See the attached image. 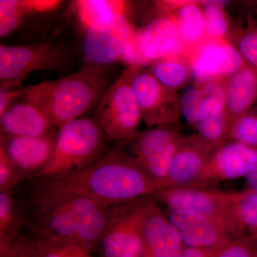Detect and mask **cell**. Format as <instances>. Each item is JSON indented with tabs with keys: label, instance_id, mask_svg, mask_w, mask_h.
<instances>
[{
	"label": "cell",
	"instance_id": "obj_1",
	"mask_svg": "<svg viewBox=\"0 0 257 257\" xmlns=\"http://www.w3.org/2000/svg\"><path fill=\"white\" fill-rule=\"evenodd\" d=\"M124 141L119 142L97 164L80 173L66 178L40 179L54 188L108 205L153 197L160 187L125 151Z\"/></svg>",
	"mask_w": 257,
	"mask_h": 257
},
{
	"label": "cell",
	"instance_id": "obj_2",
	"mask_svg": "<svg viewBox=\"0 0 257 257\" xmlns=\"http://www.w3.org/2000/svg\"><path fill=\"white\" fill-rule=\"evenodd\" d=\"M111 85L106 67L87 64L63 78L24 88L22 96L59 128L97 106Z\"/></svg>",
	"mask_w": 257,
	"mask_h": 257
},
{
	"label": "cell",
	"instance_id": "obj_3",
	"mask_svg": "<svg viewBox=\"0 0 257 257\" xmlns=\"http://www.w3.org/2000/svg\"><path fill=\"white\" fill-rule=\"evenodd\" d=\"M107 141L94 119L69 121L58 128L52 160L37 178H66L88 170L105 156Z\"/></svg>",
	"mask_w": 257,
	"mask_h": 257
},
{
	"label": "cell",
	"instance_id": "obj_4",
	"mask_svg": "<svg viewBox=\"0 0 257 257\" xmlns=\"http://www.w3.org/2000/svg\"><path fill=\"white\" fill-rule=\"evenodd\" d=\"M243 194L206 188H173L162 189L153 197L170 210H190L214 219L237 239L246 234L239 215Z\"/></svg>",
	"mask_w": 257,
	"mask_h": 257
},
{
	"label": "cell",
	"instance_id": "obj_5",
	"mask_svg": "<svg viewBox=\"0 0 257 257\" xmlns=\"http://www.w3.org/2000/svg\"><path fill=\"white\" fill-rule=\"evenodd\" d=\"M184 138L178 121L138 132L128 139L130 155L161 190L172 159Z\"/></svg>",
	"mask_w": 257,
	"mask_h": 257
},
{
	"label": "cell",
	"instance_id": "obj_6",
	"mask_svg": "<svg viewBox=\"0 0 257 257\" xmlns=\"http://www.w3.org/2000/svg\"><path fill=\"white\" fill-rule=\"evenodd\" d=\"M94 119L109 141H124L138 133L143 118L128 68L104 93L96 106Z\"/></svg>",
	"mask_w": 257,
	"mask_h": 257
},
{
	"label": "cell",
	"instance_id": "obj_7",
	"mask_svg": "<svg viewBox=\"0 0 257 257\" xmlns=\"http://www.w3.org/2000/svg\"><path fill=\"white\" fill-rule=\"evenodd\" d=\"M160 12L145 26L136 30L121 60L128 67L145 68L161 59L183 55L175 20L159 3Z\"/></svg>",
	"mask_w": 257,
	"mask_h": 257
},
{
	"label": "cell",
	"instance_id": "obj_8",
	"mask_svg": "<svg viewBox=\"0 0 257 257\" xmlns=\"http://www.w3.org/2000/svg\"><path fill=\"white\" fill-rule=\"evenodd\" d=\"M67 60L65 49L50 43L0 46L1 89H18L30 72L56 70Z\"/></svg>",
	"mask_w": 257,
	"mask_h": 257
},
{
	"label": "cell",
	"instance_id": "obj_9",
	"mask_svg": "<svg viewBox=\"0 0 257 257\" xmlns=\"http://www.w3.org/2000/svg\"><path fill=\"white\" fill-rule=\"evenodd\" d=\"M145 198L114 205L98 257H146L142 234Z\"/></svg>",
	"mask_w": 257,
	"mask_h": 257
},
{
	"label": "cell",
	"instance_id": "obj_10",
	"mask_svg": "<svg viewBox=\"0 0 257 257\" xmlns=\"http://www.w3.org/2000/svg\"><path fill=\"white\" fill-rule=\"evenodd\" d=\"M127 68L130 84L147 126L150 128L178 122L181 112L177 92L161 84L148 69Z\"/></svg>",
	"mask_w": 257,
	"mask_h": 257
},
{
	"label": "cell",
	"instance_id": "obj_11",
	"mask_svg": "<svg viewBox=\"0 0 257 257\" xmlns=\"http://www.w3.org/2000/svg\"><path fill=\"white\" fill-rule=\"evenodd\" d=\"M126 14H115L86 30L82 50L87 64L107 67L121 60L134 34Z\"/></svg>",
	"mask_w": 257,
	"mask_h": 257
},
{
	"label": "cell",
	"instance_id": "obj_12",
	"mask_svg": "<svg viewBox=\"0 0 257 257\" xmlns=\"http://www.w3.org/2000/svg\"><path fill=\"white\" fill-rule=\"evenodd\" d=\"M187 58L195 85L210 81L222 82L246 64L234 45L226 39H205Z\"/></svg>",
	"mask_w": 257,
	"mask_h": 257
},
{
	"label": "cell",
	"instance_id": "obj_13",
	"mask_svg": "<svg viewBox=\"0 0 257 257\" xmlns=\"http://www.w3.org/2000/svg\"><path fill=\"white\" fill-rule=\"evenodd\" d=\"M216 148L199 134L185 137L163 182V189L201 188V180Z\"/></svg>",
	"mask_w": 257,
	"mask_h": 257
},
{
	"label": "cell",
	"instance_id": "obj_14",
	"mask_svg": "<svg viewBox=\"0 0 257 257\" xmlns=\"http://www.w3.org/2000/svg\"><path fill=\"white\" fill-rule=\"evenodd\" d=\"M57 132L40 137L1 135L0 152L16 167L24 179L37 178L50 163Z\"/></svg>",
	"mask_w": 257,
	"mask_h": 257
},
{
	"label": "cell",
	"instance_id": "obj_15",
	"mask_svg": "<svg viewBox=\"0 0 257 257\" xmlns=\"http://www.w3.org/2000/svg\"><path fill=\"white\" fill-rule=\"evenodd\" d=\"M157 203L153 197L145 198L142 234L146 257H177L185 248L183 241Z\"/></svg>",
	"mask_w": 257,
	"mask_h": 257
},
{
	"label": "cell",
	"instance_id": "obj_16",
	"mask_svg": "<svg viewBox=\"0 0 257 257\" xmlns=\"http://www.w3.org/2000/svg\"><path fill=\"white\" fill-rule=\"evenodd\" d=\"M166 215L178 230L187 247L212 248L236 239L219 221L195 211L168 209Z\"/></svg>",
	"mask_w": 257,
	"mask_h": 257
},
{
	"label": "cell",
	"instance_id": "obj_17",
	"mask_svg": "<svg viewBox=\"0 0 257 257\" xmlns=\"http://www.w3.org/2000/svg\"><path fill=\"white\" fill-rule=\"evenodd\" d=\"M255 150L236 142H228L216 149L201 180V188L219 181L246 177L251 169Z\"/></svg>",
	"mask_w": 257,
	"mask_h": 257
},
{
	"label": "cell",
	"instance_id": "obj_18",
	"mask_svg": "<svg viewBox=\"0 0 257 257\" xmlns=\"http://www.w3.org/2000/svg\"><path fill=\"white\" fill-rule=\"evenodd\" d=\"M225 109L226 97L220 81H210L195 85L180 97L181 116L194 126L211 113Z\"/></svg>",
	"mask_w": 257,
	"mask_h": 257
},
{
	"label": "cell",
	"instance_id": "obj_19",
	"mask_svg": "<svg viewBox=\"0 0 257 257\" xmlns=\"http://www.w3.org/2000/svg\"><path fill=\"white\" fill-rule=\"evenodd\" d=\"M55 128L37 106L26 100L12 104L0 115L1 135L40 137L54 133Z\"/></svg>",
	"mask_w": 257,
	"mask_h": 257
},
{
	"label": "cell",
	"instance_id": "obj_20",
	"mask_svg": "<svg viewBox=\"0 0 257 257\" xmlns=\"http://www.w3.org/2000/svg\"><path fill=\"white\" fill-rule=\"evenodd\" d=\"M162 3L175 20L183 55L187 57L205 40L202 7L194 1H165Z\"/></svg>",
	"mask_w": 257,
	"mask_h": 257
},
{
	"label": "cell",
	"instance_id": "obj_21",
	"mask_svg": "<svg viewBox=\"0 0 257 257\" xmlns=\"http://www.w3.org/2000/svg\"><path fill=\"white\" fill-rule=\"evenodd\" d=\"M226 110L231 121L251 110L257 99V69L246 64L222 81Z\"/></svg>",
	"mask_w": 257,
	"mask_h": 257
},
{
	"label": "cell",
	"instance_id": "obj_22",
	"mask_svg": "<svg viewBox=\"0 0 257 257\" xmlns=\"http://www.w3.org/2000/svg\"><path fill=\"white\" fill-rule=\"evenodd\" d=\"M114 205L93 201L79 215L75 243L94 253L109 224Z\"/></svg>",
	"mask_w": 257,
	"mask_h": 257
},
{
	"label": "cell",
	"instance_id": "obj_23",
	"mask_svg": "<svg viewBox=\"0 0 257 257\" xmlns=\"http://www.w3.org/2000/svg\"><path fill=\"white\" fill-rule=\"evenodd\" d=\"M29 257H98L78 243L45 239L28 232L17 241Z\"/></svg>",
	"mask_w": 257,
	"mask_h": 257
},
{
	"label": "cell",
	"instance_id": "obj_24",
	"mask_svg": "<svg viewBox=\"0 0 257 257\" xmlns=\"http://www.w3.org/2000/svg\"><path fill=\"white\" fill-rule=\"evenodd\" d=\"M23 226V209L15 199V191L0 192V253L18 241Z\"/></svg>",
	"mask_w": 257,
	"mask_h": 257
},
{
	"label": "cell",
	"instance_id": "obj_25",
	"mask_svg": "<svg viewBox=\"0 0 257 257\" xmlns=\"http://www.w3.org/2000/svg\"><path fill=\"white\" fill-rule=\"evenodd\" d=\"M148 70L161 84L175 92L185 87L193 77L190 62L183 55L157 60L150 66Z\"/></svg>",
	"mask_w": 257,
	"mask_h": 257
},
{
	"label": "cell",
	"instance_id": "obj_26",
	"mask_svg": "<svg viewBox=\"0 0 257 257\" xmlns=\"http://www.w3.org/2000/svg\"><path fill=\"white\" fill-rule=\"evenodd\" d=\"M127 3L116 0H80L76 2L77 18L85 30L115 14H126Z\"/></svg>",
	"mask_w": 257,
	"mask_h": 257
},
{
	"label": "cell",
	"instance_id": "obj_27",
	"mask_svg": "<svg viewBox=\"0 0 257 257\" xmlns=\"http://www.w3.org/2000/svg\"><path fill=\"white\" fill-rule=\"evenodd\" d=\"M231 124L232 121L225 109L207 115L194 127L199 135L217 149L229 142Z\"/></svg>",
	"mask_w": 257,
	"mask_h": 257
},
{
	"label": "cell",
	"instance_id": "obj_28",
	"mask_svg": "<svg viewBox=\"0 0 257 257\" xmlns=\"http://www.w3.org/2000/svg\"><path fill=\"white\" fill-rule=\"evenodd\" d=\"M205 39H226L229 31V22L224 10V2H204Z\"/></svg>",
	"mask_w": 257,
	"mask_h": 257
},
{
	"label": "cell",
	"instance_id": "obj_29",
	"mask_svg": "<svg viewBox=\"0 0 257 257\" xmlns=\"http://www.w3.org/2000/svg\"><path fill=\"white\" fill-rule=\"evenodd\" d=\"M229 142H236L257 150V108L233 121Z\"/></svg>",
	"mask_w": 257,
	"mask_h": 257
},
{
	"label": "cell",
	"instance_id": "obj_30",
	"mask_svg": "<svg viewBox=\"0 0 257 257\" xmlns=\"http://www.w3.org/2000/svg\"><path fill=\"white\" fill-rule=\"evenodd\" d=\"M28 15L24 0H1L0 36H8L14 32Z\"/></svg>",
	"mask_w": 257,
	"mask_h": 257
},
{
	"label": "cell",
	"instance_id": "obj_31",
	"mask_svg": "<svg viewBox=\"0 0 257 257\" xmlns=\"http://www.w3.org/2000/svg\"><path fill=\"white\" fill-rule=\"evenodd\" d=\"M239 215L246 234L257 239V192L243 191Z\"/></svg>",
	"mask_w": 257,
	"mask_h": 257
},
{
	"label": "cell",
	"instance_id": "obj_32",
	"mask_svg": "<svg viewBox=\"0 0 257 257\" xmlns=\"http://www.w3.org/2000/svg\"><path fill=\"white\" fill-rule=\"evenodd\" d=\"M234 46L246 64L257 69V27L241 34Z\"/></svg>",
	"mask_w": 257,
	"mask_h": 257
},
{
	"label": "cell",
	"instance_id": "obj_33",
	"mask_svg": "<svg viewBox=\"0 0 257 257\" xmlns=\"http://www.w3.org/2000/svg\"><path fill=\"white\" fill-rule=\"evenodd\" d=\"M257 249V239L246 234L229 243L216 257H253Z\"/></svg>",
	"mask_w": 257,
	"mask_h": 257
},
{
	"label": "cell",
	"instance_id": "obj_34",
	"mask_svg": "<svg viewBox=\"0 0 257 257\" xmlns=\"http://www.w3.org/2000/svg\"><path fill=\"white\" fill-rule=\"evenodd\" d=\"M23 180L25 179L18 169L0 152V192L15 191Z\"/></svg>",
	"mask_w": 257,
	"mask_h": 257
},
{
	"label": "cell",
	"instance_id": "obj_35",
	"mask_svg": "<svg viewBox=\"0 0 257 257\" xmlns=\"http://www.w3.org/2000/svg\"><path fill=\"white\" fill-rule=\"evenodd\" d=\"M29 15L50 13L58 8L62 2L58 0H24Z\"/></svg>",
	"mask_w": 257,
	"mask_h": 257
},
{
	"label": "cell",
	"instance_id": "obj_36",
	"mask_svg": "<svg viewBox=\"0 0 257 257\" xmlns=\"http://www.w3.org/2000/svg\"><path fill=\"white\" fill-rule=\"evenodd\" d=\"M227 245L212 248L186 247L177 257H216Z\"/></svg>",
	"mask_w": 257,
	"mask_h": 257
},
{
	"label": "cell",
	"instance_id": "obj_37",
	"mask_svg": "<svg viewBox=\"0 0 257 257\" xmlns=\"http://www.w3.org/2000/svg\"><path fill=\"white\" fill-rule=\"evenodd\" d=\"M23 95V89H0V115L10 106L12 101Z\"/></svg>",
	"mask_w": 257,
	"mask_h": 257
},
{
	"label": "cell",
	"instance_id": "obj_38",
	"mask_svg": "<svg viewBox=\"0 0 257 257\" xmlns=\"http://www.w3.org/2000/svg\"><path fill=\"white\" fill-rule=\"evenodd\" d=\"M246 177L247 184L246 190L257 192V150H255L252 165Z\"/></svg>",
	"mask_w": 257,
	"mask_h": 257
},
{
	"label": "cell",
	"instance_id": "obj_39",
	"mask_svg": "<svg viewBox=\"0 0 257 257\" xmlns=\"http://www.w3.org/2000/svg\"><path fill=\"white\" fill-rule=\"evenodd\" d=\"M0 257H29L23 248L18 242H15L13 246L3 253H0Z\"/></svg>",
	"mask_w": 257,
	"mask_h": 257
},
{
	"label": "cell",
	"instance_id": "obj_40",
	"mask_svg": "<svg viewBox=\"0 0 257 257\" xmlns=\"http://www.w3.org/2000/svg\"><path fill=\"white\" fill-rule=\"evenodd\" d=\"M253 257H257V249L256 252H255L254 255H253Z\"/></svg>",
	"mask_w": 257,
	"mask_h": 257
}]
</instances>
